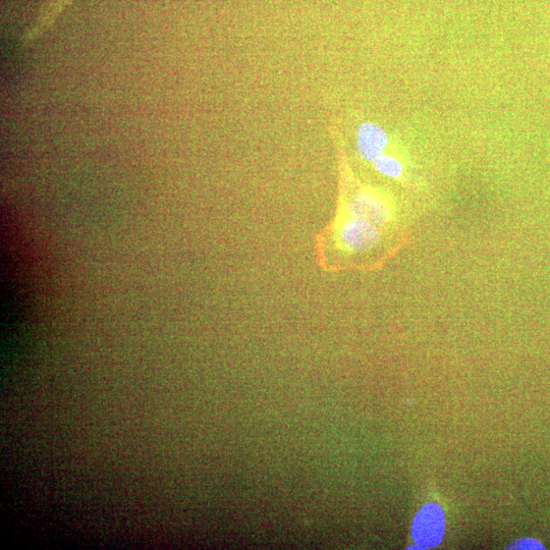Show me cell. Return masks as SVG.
<instances>
[{
    "instance_id": "cell-1",
    "label": "cell",
    "mask_w": 550,
    "mask_h": 550,
    "mask_svg": "<svg viewBox=\"0 0 550 550\" xmlns=\"http://www.w3.org/2000/svg\"><path fill=\"white\" fill-rule=\"evenodd\" d=\"M348 213L382 228L391 224L395 212L387 197L369 189L357 191L348 205Z\"/></svg>"
},
{
    "instance_id": "cell-2",
    "label": "cell",
    "mask_w": 550,
    "mask_h": 550,
    "mask_svg": "<svg viewBox=\"0 0 550 550\" xmlns=\"http://www.w3.org/2000/svg\"><path fill=\"white\" fill-rule=\"evenodd\" d=\"M381 235V228L348 215L339 228L338 238L344 250L360 253L374 249L380 243Z\"/></svg>"
},
{
    "instance_id": "cell-3",
    "label": "cell",
    "mask_w": 550,
    "mask_h": 550,
    "mask_svg": "<svg viewBox=\"0 0 550 550\" xmlns=\"http://www.w3.org/2000/svg\"><path fill=\"white\" fill-rule=\"evenodd\" d=\"M446 531V518L442 507L426 505L414 519L412 536L424 549L433 548L442 542Z\"/></svg>"
},
{
    "instance_id": "cell-4",
    "label": "cell",
    "mask_w": 550,
    "mask_h": 550,
    "mask_svg": "<svg viewBox=\"0 0 550 550\" xmlns=\"http://www.w3.org/2000/svg\"><path fill=\"white\" fill-rule=\"evenodd\" d=\"M389 135L374 123L362 124L356 135L357 149L360 156L368 162H374L384 154L389 145Z\"/></svg>"
},
{
    "instance_id": "cell-5",
    "label": "cell",
    "mask_w": 550,
    "mask_h": 550,
    "mask_svg": "<svg viewBox=\"0 0 550 550\" xmlns=\"http://www.w3.org/2000/svg\"><path fill=\"white\" fill-rule=\"evenodd\" d=\"M373 163L375 170L384 177L397 180L404 174L402 162L394 156L382 154Z\"/></svg>"
},
{
    "instance_id": "cell-6",
    "label": "cell",
    "mask_w": 550,
    "mask_h": 550,
    "mask_svg": "<svg viewBox=\"0 0 550 550\" xmlns=\"http://www.w3.org/2000/svg\"><path fill=\"white\" fill-rule=\"evenodd\" d=\"M508 549H544V546L536 539L523 538L510 544Z\"/></svg>"
}]
</instances>
